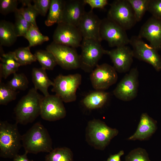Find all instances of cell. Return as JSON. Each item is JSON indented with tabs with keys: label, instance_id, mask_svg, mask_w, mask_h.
Segmentation results:
<instances>
[{
	"label": "cell",
	"instance_id": "1",
	"mask_svg": "<svg viewBox=\"0 0 161 161\" xmlns=\"http://www.w3.org/2000/svg\"><path fill=\"white\" fill-rule=\"evenodd\" d=\"M22 146L28 153L50 152L52 139L47 129L39 122L34 124L22 136Z\"/></svg>",
	"mask_w": 161,
	"mask_h": 161
},
{
	"label": "cell",
	"instance_id": "2",
	"mask_svg": "<svg viewBox=\"0 0 161 161\" xmlns=\"http://www.w3.org/2000/svg\"><path fill=\"white\" fill-rule=\"evenodd\" d=\"M44 96L34 88L19 100L14 109L16 123L26 125L33 122L40 114V105Z\"/></svg>",
	"mask_w": 161,
	"mask_h": 161
},
{
	"label": "cell",
	"instance_id": "3",
	"mask_svg": "<svg viewBox=\"0 0 161 161\" xmlns=\"http://www.w3.org/2000/svg\"><path fill=\"white\" fill-rule=\"evenodd\" d=\"M17 123L12 124L7 121L0 122V156L13 158L18 154L22 146V136Z\"/></svg>",
	"mask_w": 161,
	"mask_h": 161
},
{
	"label": "cell",
	"instance_id": "4",
	"mask_svg": "<svg viewBox=\"0 0 161 161\" xmlns=\"http://www.w3.org/2000/svg\"><path fill=\"white\" fill-rule=\"evenodd\" d=\"M81 80V75L78 73L67 75H59L54 80L51 91L65 103L74 101L76 99L77 90Z\"/></svg>",
	"mask_w": 161,
	"mask_h": 161
},
{
	"label": "cell",
	"instance_id": "5",
	"mask_svg": "<svg viewBox=\"0 0 161 161\" xmlns=\"http://www.w3.org/2000/svg\"><path fill=\"white\" fill-rule=\"evenodd\" d=\"M107 18L126 31L132 28L137 22L133 9L128 0L113 1L110 4Z\"/></svg>",
	"mask_w": 161,
	"mask_h": 161
},
{
	"label": "cell",
	"instance_id": "6",
	"mask_svg": "<svg viewBox=\"0 0 161 161\" xmlns=\"http://www.w3.org/2000/svg\"><path fill=\"white\" fill-rule=\"evenodd\" d=\"M80 68L86 72H92L98 65V63L105 50L100 42L91 39H83L80 46Z\"/></svg>",
	"mask_w": 161,
	"mask_h": 161
},
{
	"label": "cell",
	"instance_id": "7",
	"mask_svg": "<svg viewBox=\"0 0 161 161\" xmlns=\"http://www.w3.org/2000/svg\"><path fill=\"white\" fill-rule=\"evenodd\" d=\"M118 132L117 129L109 127L99 120L94 119L88 124V137L92 145L99 149H104Z\"/></svg>",
	"mask_w": 161,
	"mask_h": 161
},
{
	"label": "cell",
	"instance_id": "8",
	"mask_svg": "<svg viewBox=\"0 0 161 161\" xmlns=\"http://www.w3.org/2000/svg\"><path fill=\"white\" fill-rule=\"evenodd\" d=\"M134 57L151 65L157 72L161 70V57L157 50L146 43L138 35L130 39Z\"/></svg>",
	"mask_w": 161,
	"mask_h": 161
},
{
	"label": "cell",
	"instance_id": "9",
	"mask_svg": "<svg viewBox=\"0 0 161 161\" xmlns=\"http://www.w3.org/2000/svg\"><path fill=\"white\" fill-rule=\"evenodd\" d=\"M46 49L52 54L57 64L62 68L70 70L80 68V55L75 48L53 41Z\"/></svg>",
	"mask_w": 161,
	"mask_h": 161
},
{
	"label": "cell",
	"instance_id": "10",
	"mask_svg": "<svg viewBox=\"0 0 161 161\" xmlns=\"http://www.w3.org/2000/svg\"><path fill=\"white\" fill-rule=\"evenodd\" d=\"M100 34L102 41H107L110 47H116L129 44L130 39L126 30L108 18L101 20Z\"/></svg>",
	"mask_w": 161,
	"mask_h": 161
},
{
	"label": "cell",
	"instance_id": "11",
	"mask_svg": "<svg viewBox=\"0 0 161 161\" xmlns=\"http://www.w3.org/2000/svg\"><path fill=\"white\" fill-rule=\"evenodd\" d=\"M139 72L136 68L130 70L114 90V95L121 100L127 101L134 99L137 95Z\"/></svg>",
	"mask_w": 161,
	"mask_h": 161
},
{
	"label": "cell",
	"instance_id": "12",
	"mask_svg": "<svg viewBox=\"0 0 161 161\" xmlns=\"http://www.w3.org/2000/svg\"><path fill=\"white\" fill-rule=\"evenodd\" d=\"M117 79L115 69L113 66L106 63L98 64L90 75L92 85L96 90L108 89L115 84Z\"/></svg>",
	"mask_w": 161,
	"mask_h": 161
},
{
	"label": "cell",
	"instance_id": "13",
	"mask_svg": "<svg viewBox=\"0 0 161 161\" xmlns=\"http://www.w3.org/2000/svg\"><path fill=\"white\" fill-rule=\"evenodd\" d=\"M53 39L55 43L75 48L80 46L83 38L77 27L61 22L58 24Z\"/></svg>",
	"mask_w": 161,
	"mask_h": 161
},
{
	"label": "cell",
	"instance_id": "14",
	"mask_svg": "<svg viewBox=\"0 0 161 161\" xmlns=\"http://www.w3.org/2000/svg\"><path fill=\"white\" fill-rule=\"evenodd\" d=\"M44 120L53 121L64 118L66 111L63 101L56 95L44 96L40 105V114Z\"/></svg>",
	"mask_w": 161,
	"mask_h": 161
},
{
	"label": "cell",
	"instance_id": "15",
	"mask_svg": "<svg viewBox=\"0 0 161 161\" xmlns=\"http://www.w3.org/2000/svg\"><path fill=\"white\" fill-rule=\"evenodd\" d=\"M92 10L85 12L77 27L83 39H93L101 42L100 30L102 20Z\"/></svg>",
	"mask_w": 161,
	"mask_h": 161
},
{
	"label": "cell",
	"instance_id": "16",
	"mask_svg": "<svg viewBox=\"0 0 161 161\" xmlns=\"http://www.w3.org/2000/svg\"><path fill=\"white\" fill-rule=\"evenodd\" d=\"M105 54L110 57L117 72L125 73L131 69L134 56L132 49L129 46L124 45L110 50H105Z\"/></svg>",
	"mask_w": 161,
	"mask_h": 161
},
{
	"label": "cell",
	"instance_id": "17",
	"mask_svg": "<svg viewBox=\"0 0 161 161\" xmlns=\"http://www.w3.org/2000/svg\"><path fill=\"white\" fill-rule=\"evenodd\" d=\"M138 36L146 39L157 51L161 50V19L151 16L142 25Z\"/></svg>",
	"mask_w": 161,
	"mask_h": 161
},
{
	"label": "cell",
	"instance_id": "18",
	"mask_svg": "<svg viewBox=\"0 0 161 161\" xmlns=\"http://www.w3.org/2000/svg\"><path fill=\"white\" fill-rule=\"evenodd\" d=\"M86 4L85 0H65L62 22L77 27L86 12Z\"/></svg>",
	"mask_w": 161,
	"mask_h": 161
},
{
	"label": "cell",
	"instance_id": "19",
	"mask_svg": "<svg viewBox=\"0 0 161 161\" xmlns=\"http://www.w3.org/2000/svg\"><path fill=\"white\" fill-rule=\"evenodd\" d=\"M157 128L156 121L146 113H143L136 131L128 139L141 141L147 140L155 132Z\"/></svg>",
	"mask_w": 161,
	"mask_h": 161
},
{
	"label": "cell",
	"instance_id": "20",
	"mask_svg": "<svg viewBox=\"0 0 161 161\" xmlns=\"http://www.w3.org/2000/svg\"><path fill=\"white\" fill-rule=\"evenodd\" d=\"M32 77L34 88L37 90H39L44 96L49 95L48 88L50 86H53L54 83L49 78L46 70L42 67L34 68L32 70Z\"/></svg>",
	"mask_w": 161,
	"mask_h": 161
},
{
	"label": "cell",
	"instance_id": "21",
	"mask_svg": "<svg viewBox=\"0 0 161 161\" xmlns=\"http://www.w3.org/2000/svg\"><path fill=\"white\" fill-rule=\"evenodd\" d=\"M109 93L102 90H96L90 93L83 99L82 102L84 106L90 109L102 107L106 103Z\"/></svg>",
	"mask_w": 161,
	"mask_h": 161
},
{
	"label": "cell",
	"instance_id": "22",
	"mask_svg": "<svg viewBox=\"0 0 161 161\" xmlns=\"http://www.w3.org/2000/svg\"><path fill=\"white\" fill-rule=\"evenodd\" d=\"M18 36L14 24L4 20L0 21V45L10 47L16 41Z\"/></svg>",
	"mask_w": 161,
	"mask_h": 161
},
{
	"label": "cell",
	"instance_id": "23",
	"mask_svg": "<svg viewBox=\"0 0 161 161\" xmlns=\"http://www.w3.org/2000/svg\"><path fill=\"white\" fill-rule=\"evenodd\" d=\"M65 0H51L45 25L50 26L57 23L62 22Z\"/></svg>",
	"mask_w": 161,
	"mask_h": 161
},
{
	"label": "cell",
	"instance_id": "24",
	"mask_svg": "<svg viewBox=\"0 0 161 161\" xmlns=\"http://www.w3.org/2000/svg\"><path fill=\"white\" fill-rule=\"evenodd\" d=\"M34 55L41 67L46 70H52L57 64L53 55L47 50H37Z\"/></svg>",
	"mask_w": 161,
	"mask_h": 161
},
{
	"label": "cell",
	"instance_id": "25",
	"mask_svg": "<svg viewBox=\"0 0 161 161\" xmlns=\"http://www.w3.org/2000/svg\"><path fill=\"white\" fill-rule=\"evenodd\" d=\"M45 161H73V154L67 147L53 149L45 157Z\"/></svg>",
	"mask_w": 161,
	"mask_h": 161
},
{
	"label": "cell",
	"instance_id": "26",
	"mask_svg": "<svg viewBox=\"0 0 161 161\" xmlns=\"http://www.w3.org/2000/svg\"><path fill=\"white\" fill-rule=\"evenodd\" d=\"M13 52L15 59L20 66L30 64L37 61L28 46L19 48Z\"/></svg>",
	"mask_w": 161,
	"mask_h": 161
},
{
	"label": "cell",
	"instance_id": "27",
	"mask_svg": "<svg viewBox=\"0 0 161 161\" xmlns=\"http://www.w3.org/2000/svg\"><path fill=\"white\" fill-rule=\"evenodd\" d=\"M24 37L28 41L30 48L40 45L49 40L48 36L44 35L40 32L38 28L31 25Z\"/></svg>",
	"mask_w": 161,
	"mask_h": 161
},
{
	"label": "cell",
	"instance_id": "28",
	"mask_svg": "<svg viewBox=\"0 0 161 161\" xmlns=\"http://www.w3.org/2000/svg\"><path fill=\"white\" fill-rule=\"evenodd\" d=\"M32 1L29 0L25 6L18 9L17 11L31 25L38 28L36 19L39 14L33 5L31 4V2Z\"/></svg>",
	"mask_w": 161,
	"mask_h": 161
},
{
	"label": "cell",
	"instance_id": "29",
	"mask_svg": "<svg viewBox=\"0 0 161 161\" xmlns=\"http://www.w3.org/2000/svg\"><path fill=\"white\" fill-rule=\"evenodd\" d=\"M13 75V78L8 82L7 85L15 91L26 90L28 88L29 84L26 76L23 73L18 74L16 72Z\"/></svg>",
	"mask_w": 161,
	"mask_h": 161
},
{
	"label": "cell",
	"instance_id": "30",
	"mask_svg": "<svg viewBox=\"0 0 161 161\" xmlns=\"http://www.w3.org/2000/svg\"><path fill=\"white\" fill-rule=\"evenodd\" d=\"M18 92L7 85L0 82V104L6 105L15 100L16 98Z\"/></svg>",
	"mask_w": 161,
	"mask_h": 161
},
{
	"label": "cell",
	"instance_id": "31",
	"mask_svg": "<svg viewBox=\"0 0 161 161\" xmlns=\"http://www.w3.org/2000/svg\"><path fill=\"white\" fill-rule=\"evenodd\" d=\"M133 9L137 22L141 20L146 11L148 0H128Z\"/></svg>",
	"mask_w": 161,
	"mask_h": 161
},
{
	"label": "cell",
	"instance_id": "32",
	"mask_svg": "<svg viewBox=\"0 0 161 161\" xmlns=\"http://www.w3.org/2000/svg\"><path fill=\"white\" fill-rule=\"evenodd\" d=\"M14 13L15 19L14 25L15 32L18 37H24L31 24L17 11V10Z\"/></svg>",
	"mask_w": 161,
	"mask_h": 161
},
{
	"label": "cell",
	"instance_id": "33",
	"mask_svg": "<svg viewBox=\"0 0 161 161\" xmlns=\"http://www.w3.org/2000/svg\"><path fill=\"white\" fill-rule=\"evenodd\" d=\"M125 161H151L145 149L138 148L131 151L126 157Z\"/></svg>",
	"mask_w": 161,
	"mask_h": 161
},
{
	"label": "cell",
	"instance_id": "34",
	"mask_svg": "<svg viewBox=\"0 0 161 161\" xmlns=\"http://www.w3.org/2000/svg\"><path fill=\"white\" fill-rule=\"evenodd\" d=\"M17 0H0V12L4 15L15 12L18 9Z\"/></svg>",
	"mask_w": 161,
	"mask_h": 161
},
{
	"label": "cell",
	"instance_id": "35",
	"mask_svg": "<svg viewBox=\"0 0 161 161\" xmlns=\"http://www.w3.org/2000/svg\"><path fill=\"white\" fill-rule=\"evenodd\" d=\"M147 11L152 16L161 19V0H148Z\"/></svg>",
	"mask_w": 161,
	"mask_h": 161
},
{
	"label": "cell",
	"instance_id": "36",
	"mask_svg": "<svg viewBox=\"0 0 161 161\" xmlns=\"http://www.w3.org/2000/svg\"><path fill=\"white\" fill-rule=\"evenodd\" d=\"M1 62L4 63L12 68L16 72L20 66L14 57L13 52L3 53L0 55Z\"/></svg>",
	"mask_w": 161,
	"mask_h": 161
},
{
	"label": "cell",
	"instance_id": "37",
	"mask_svg": "<svg viewBox=\"0 0 161 161\" xmlns=\"http://www.w3.org/2000/svg\"><path fill=\"white\" fill-rule=\"evenodd\" d=\"M33 5L39 14L45 16L49 10L51 0H34Z\"/></svg>",
	"mask_w": 161,
	"mask_h": 161
},
{
	"label": "cell",
	"instance_id": "38",
	"mask_svg": "<svg viewBox=\"0 0 161 161\" xmlns=\"http://www.w3.org/2000/svg\"><path fill=\"white\" fill-rule=\"evenodd\" d=\"M85 1L86 4L90 7L91 10L95 8L103 9L108 2L107 0H85Z\"/></svg>",
	"mask_w": 161,
	"mask_h": 161
},
{
	"label": "cell",
	"instance_id": "39",
	"mask_svg": "<svg viewBox=\"0 0 161 161\" xmlns=\"http://www.w3.org/2000/svg\"><path fill=\"white\" fill-rule=\"evenodd\" d=\"M124 154L123 150H121L117 153L111 155L105 161H121V157Z\"/></svg>",
	"mask_w": 161,
	"mask_h": 161
},
{
	"label": "cell",
	"instance_id": "40",
	"mask_svg": "<svg viewBox=\"0 0 161 161\" xmlns=\"http://www.w3.org/2000/svg\"><path fill=\"white\" fill-rule=\"evenodd\" d=\"M28 153L25 151V153L21 155L17 154L13 158V161H33L28 159L27 154Z\"/></svg>",
	"mask_w": 161,
	"mask_h": 161
}]
</instances>
